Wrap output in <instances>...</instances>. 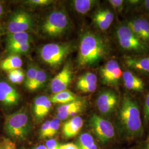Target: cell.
<instances>
[{"instance_id":"f6af8a7d","label":"cell","mask_w":149,"mask_h":149,"mask_svg":"<svg viewBox=\"0 0 149 149\" xmlns=\"http://www.w3.org/2000/svg\"><path fill=\"white\" fill-rule=\"evenodd\" d=\"M147 141H149V135L148 136V139H147Z\"/></svg>"},{"instance_id":"52a82bcc","label":"cell","mask_w":149,"mask_h":149,"mask_svg":"<svg viewBox=\"0 0 149 149\" xmlns=\"http://www.w3.org/2000/svg\"><path fill=\"white\" fill-rule=\"evenodd\" d=\"M89 125L93 133L101 144L110 143L115 138L116 131L112 123L96 114L91 117Z\"/></svg>"},{"instance_id":"74e56055","label":"cell","mask_w":149,"mask_h":149,"mask_svg":"<svg viewBox=\"0 0 149 149\" xmlns=\"http://www.w3.org/2000/svg\"><path fill=\"white\" fill-rule=\"evenodd\" d=\"M136 10L145 13L149 14V0L142 1L141 3L136 8Z\"/></svg>"},{"instance_id":"8992f818","label":"cell","mask_w":149,"mask_h":149,"mask_svg":"<svg viewBox=\"0 0 149 149\" xmlns=\"http://www.w3.org/2000/svg\"><path fill=\"white\" fill-rule=\"evenodd\" d=\"M69 26V19L65 11L56 10L50 13L43 23V32L49 37H58L63 34Z\"/></svg>"},{"instance_id":"277c9868","label":"cell","mask_w":149,"mask_h":149,"mask_svg":"<svg viewBox=\"0 0 149 149\" xmlns=\"http://www.w3.org/2000/svg\"><path fill=\"white\" fill-rule=\"evenodd\" d=\"M116 36L118 44L124 50L136 55L149 53V47L134 34L127 23L118 26Z\"/></svg>"},{"instance_id":"836d02e7","label":"cell","mask_w":149,"mask_h":149,"mask_svg":"<svg viewBox=\"0 0 149 149\" xmlns=\"http://www.w3.org/2000/svg\"><path fill=\"white\" fill-rule=\"evenodd\" d=\"M143 114H144V122L145 123H148L149 122V92L146 95L145 97V102H144Z\"/></svg>"},{"instance_id":"603a6c76","label":"cell","mask_w":149,"mask_h":149,"mask_svg":"<svg viewBox=\"0 0 149 149\" xmlns=\"http://www.w3.org/2000/svg\"><path fill=\"white\" fill-rule=\"evenodd\" d=\"M47 79V73L43 70L39 69L38 70L37 76L34 80L32 85L28 88V90L31 91H35L41 88Z\"/></svg>"},{"instance_id":"5bb4252c","label":"cell","mask_w":149,"mask_h":149,"mask_svg":"<svg viewBox=\"0 0 149 149\" xmlns=\"http://www.w3.org/2000/svg\"><path fill=\"white\" fill-rule=\"evenodd\" d=\"M114 20V14L109 8H101L96 11L93 16V22L96 27L102 31L109 28Z\"/></svg>"},{"instance_id":"8d00e7d4","label":"cell","mask_w":149,"mask_h":149,"mask_svg":"<svg viewBox=\"0 0 149 149\" xmlns=\"http://www.w3.org/2000/svg\"><path fill=\"white\" fill-rule=\"evenodd\" d=\"M27 2L28 3L32 5L43 6L48 5L52 3L53 1L50 0H30V1H28Z\"/></svg>"},{"instance_id":"ffe728a7","label":"cell","mask_w":149,"mask_h":149,"mask_svg":"<svg viewBox=\"0 0 149 149\" xmlns=\"http://www.w3.org/2000/svg\"><path fill=\"white\" fill-rule=\"evenodd\" d=\"M30 39L31 37L27 32L8 33L6 39V48H9L15 45L30 42Z\"/></svg>"},{"instance_id":"7c38bea8","label":"cell","mask_w":149,"mask_h":149,"mask_svg":"<svg viewBox=\"0 0 149 149\" xmlns=\"http://www.w3.org/2000/svg\"><path fill=\"white\" fill-rule=\"evenodd\" d=\"M72 77L71 68L66 64L63 70L56 74L52 81L50 88L54 94L67 90Z\"/></svg>"},{"instance_id":"f546056e","label":"cell","mask_w":149,"mask_h":149,"mask_svg":"<svg viewBox=\"0 0 149 149\" xmlns=\"http://www.w3.org/2000/svg\"><path fill=\"white\" fill-rule=\"evenodd\" d=\"M82 106H84L83 102L80 100H77L75 101L72 102L71 103L65 104H62L58 107L57 109V113L69 111L76 107Z\"/></svg>"},{"instance_id":"44dd1931","label":"cell","mask_w":149,"mask_h":149,"mask_svg":"<svg viewBox=\"0 0 149 149\" xmlns=\"http://www.w3.org/2000/svg\"><path fill=\"white\" fill-rule=\"evenodd\" d=\"M95 0H74L72 3L75 11L80 15H84L88 13L97 3Z\"/></svg>"},{"instance_id":"8fae6325","label":"cell","mask_w":149,"mask_h":149,"mask_svg":"<svg viewBox=\"0 0 149 149\" xmlns=\"http://www.w3.org/2000/svg\"><path fill=\"white\" fill-rule=\"evenodd\" d=\"M21 96L16 88L4 81H0V103L8 107L17 106Z\"/></svg>"},{"instance_id":"60d3db41","label":"cell","mask_w":149,"mask_h":149,"mask_svg":"<svg viewBox=\"0 0 149 149\" xmlns=\"http://www.w3.org/2000/svg\"><path fill=\"white\" fill-rule=\"evenodd\" d=\"M59 149H79L76 144L69 143L65 144H60Z\"/></svg>"},{"instance_id":"7dc6e473","label":"cell","mask_w":149,"mask_h":149,"mask_svg":"<svg viewBox=\"0 0 149 149\" xmlns=\"http://www.w3.org/2000/svg\"></svg>"},{"instance_id":"83f0119b","label":"cell","mask_w":149,"mask_h":149,"mask_svg":"<svg viewBox=\"0 0 149 149\" xmlns=\"http://www.w3.org/2000/svg\"><path fill=\"white\" fill-rule=\"evenodd\" d=\"M38 68L35 66H32L27 70L26 76L24 81L25 86L27 89L31 85L35 79L37 74Z\"/></svg>"},{"instance_id":"7bdbcfd3","label":"cell","mask_w":149,"mask_h":149,"mask_svg":"<svg viewBox=\"0 0 149 149\" xmlns=\"http://www.w3.org/2000/svg\"><path fill=\"white\" fill-rule=\"evenodd\" d=\"M143 149H149V141H146V143H145L144 147H143Z\"/></svg>"},{"instance_id":"bcb514c9","label":"cell","mask_w":149,"mask_h":149,"mask_svg":"<svg viewBox=\"0 0 149 149\" xmlns=\"http://www.w3.org/2000/svg\"><path fill=\"white\" fill-rule=\"evenodd\" d=\"M0 35H1V31H0Z\"/></svg>"},{"instance_id":"ac0fdd59","label":"cell","mask_w":149,"mask_h":149,"mask_svg":"<svg viewBox=\"0 0 149 149\" xmlns=\"http://www.w3.org/2000/svg\"><path fill=\"white\" fill-rule=\"evenodd\" d=\"M22 64V60L19 56L16 54H11L1 63L0 68L3 71L9 72L20 69Z\"/></svg>"},{"instance_id":"b9f144b4","label":"cell","mask_w":149,"mask_h":149,"mask_svg":"<svg viewBox=\"0 0 149 149\" xmlns=\"http://www.w3.org/2000/svg\"><path fill=\"white\" fill-rule=\"evenodd\" d=\"M34 149H48L45 146V145H40L39 146H37L36 148H35Z\"/></svg>"},{"instance_id":"d6a6232c","label":"cell","mask_w":149,"mask_h":149,"mask_svg":"<svg viewBox=\"0 0 149 149\" xmlns=\"http://www.w3.org/2000/svg\"><path fill=\"white\" fill-rule=\"evenodd\" d=\"M0 149H17L16 144L10 139L3 138L0 140Z\"/></svg>"},{"instance_id":"9a60e30c","label":"cell","mask_w":149,"mask_h":149,"mask_svg":"<svg viewBox=\"0 0 149 149\" xmlns=\"http://www.w3.org/2000/svg\"><path fill=\"white\" fill-rule=\"evenodd\" d=\"M122 79L124 86L128 90L139 93L144 91V81L132 71H124L123 72Z\"/></svg>"},{"instance_id":"7a4b0ae2","label":"cell","mask_w":149,"mask_h":149,"mask_svg":"<svg viewBox=\"0 0 149 149\" xmlns=\"http://www.w3.org/2000/svg\"><path fill=\"white\" fill-rule=\"evenodd\" d=\"M110 53L108 42L93 32H85L80 39L77 62L80 67L96 66Z\"/></svg>"},{"instance_id":"3957f363","label":"cell","mask_w":149,"mask_h":149,"mask_svg":"<svg viewBox=\"0 0 149 149\" xmlns=\"http://www.w3.org/2000/svg\"><path fill=\"white\" fill-rule=\"evenodd\" d=\"M31 123L27 111L21 109L6 117V133L16 140H24L31 132Z\"/></svg>"},{"instance_id":"4dcf8cb0","label":"cell","mask_w":149,"mask_h":149,"mask_svg":"<svg viewBox=\"0 0 149 149\" xmlns=\"http://www.w3.org/2000/svg\"><path fill=\"white\" fill-rule=\"evenodd\" d=\"M60 125V120L58 118H54L50 121V127L48 132V138L53 137L59 131Z\"/></svg>"},{"instance_id":"f35d334b","label":"cell","mask_w":149,"mask_h":149,"mask_svg":"<svg viewBox=\"0 0 149 149\" xmlns=\"http://www.w3.org/2000/svg\"><path fill=\"white\" fill-rule=\"evenodd\" d=\"M60 144L55 139H49L45 142V146L48 149H59Z\"/></svg>"},{"instance_id":"ab89813d","label":"cell","mask_w":149,"mask_h":149,"mask_svg":"<svg viewBox=\"0 0 149 149\" xmlns=\"http://www.w3.org/2000/svg\"><path fill=\"white\" fill-rule=\"evenodd\" d=\"M142 0H128L125 1V7H129V8H133L136 9L141 3Z\"/></svg>"},{"instance_id":"e0dca14e","label":"cell","mask_w":149,"mask_h":149,"mask_svg":"<svg viewBox=\"0 0 149 149\" xmlns=\"http://www.w3.org/2000/svg\"><path fill=\"white\" fill-rule=\"evenodd\" d=\"M84 120L80 116L72 118L63 125L62 132L66 138H72L80 132L84 125Z\"/></svg>"},{"instance_id":"9c48e42d","label":"cell","mask_w":149,"mask_h":149,"mask_svg":"<svg viewBox=\"0 0 149 149\" xmlns=\"http://www.w3.org/2000/svg\"><path fill=\"white\" fill-rule=\"evenodd\" d=\"M100 74L103 84L118 87L122 77L123 72L117 61L111 59L102 66Z\"/></svg>"},{"instance_id":"484cf974","label":"cell","mask_w":149,"mask_h":149,"mask_svg":"<svg viewBox=\"0 0 149 149\" xmlns=\"http://www.w3.org/2000/svg\"><path fill=\"white\" fill-rule=\"evenodd\" d=\"M8 72V79L13 84H21L24 79V73L21 69L14 70Z\"/></svg>"},{"instance_id":"4316f807","label":"cell","mask_w":149,"mask_h":149,"mask_svg":"<svg viewBox=\"0 0 149 149\" xmlns=\"http://www.w3.org/2000/svg\"><path fill=\"white\" fill-rule=\"evenodd\" d=\"M31 42L18 44L7 48V51L11 54L18 55L19 54L27 53L31 48Z\"/></svg>"},{"instance_id":"5b68a950","label":"cell","mask_w":149,"mask_h":149,"mask_svg":"<svg viewBox=\"0 0 149 149\" xmlns=\"http://www.w3.org/2000/svg\"><path fill=\"white\" fill-rule=\"evenodd\" d=\"M71 51L72 46L69 44L49 43L43 46L39 54L45 64L56 67L61 65Z\"/></svg>"},{"instance_id":"d4e9b609","label":"cell","mask_w":149,"mask_h":149,"mask_svg":"<svg viewBox=\"0 0 149 149\" xmlns=\"http://www.w3.org/2000/svg\"><path fill=\"white\" fill-rule=\"evenodd\" d=\"M141 28L142 32V41L149 47V22L145 16H141Z\"/></svg>"},{"instance_id":"2e32d148","label":"cell","mask_w":149,"mask_h":149,"mask_svg":"<svg viewBox=\"0 0 149 149\" xmlns=\"http://www.w3.org/2000/svg\"><path fill=\"white\" fill-rule=\"evenodd\" d=\"M52 103L50 98L46 96L37 97L33 103V113L37 120H41L47 116L50 112Z\"/></svg>"},{"instance_id":"cb8c5ba5","label":"cell","mask_w":149,"mask_h":149,"mask_svg":"<svg viewBox=\"0 0 149 149\" xmlns=\"http://www.w3.org/2000/svg\"><path fill=\"white\" fill-rule=\"evenodd\" d=\"M97 76L95 74L92 72H87L85 74L80 76L76 83V87L90 84H97Z\"/></svg>"},{"instance_id":"4fadbf2b","label":"cell","mask_w":149,"mask_h":149,"mask_svg":"<svg viewBox=\"0 0 149 149\" xmlns=\"http://www.w3.org/2000/svg\"><path fill=\"white\" fill-rule=\"evenodd\" d=\"M124 64L132 70L149 74V56L125 55L123 58Z\"/></svg>"},{"instance_id":"d590c367","label":"cell","mask_w":149,"mask_h":149,"mask_svg":"<svg viewBox=\"0 0 149 149\" xmlns=\"http://www.w3.org/2000/svg\"><path fill=\"white\" fill-rule=\"evenodd\" d=\"M97 87V84H90V85H85L81 86L80 87H77V89L82 92L84 93H91L96 91Z\"/></svg>"},{"instance_id":"ee69618b","label":"cell","mask_w":149,"mask_h":149,"mask_svg":"<svg viewBox=\"0 0 149 149\" xmlns=\"http://www.w3.org/2000/svg\"><path fill=\"white\" fill-rule=\"evenodd\" d=\"M2 13H3V7L0 4V17L2 15Z\"/></svg>"},{"instance_id":"30bf717a","label":"cell","mask_w":149,"mask_h":149,"mask_svg":"<svg viewBox=\"0 0 149 149\" xmlns=\"http://www.w3.org/2000/svg\"><path fill=\"white\" fill-rule=\"evenodd\" d=\"M33 25L32 16L24 11H18L11 17L8 24V31L9 33L27 32Z\"/></svg>"},{"instance_id":"6da1fadb","label":"cell","mask_w":149,"mask_h":149,"mask_svg":"<svg viewBox=\"0 0 149 149\" xmlns=\"http://www.w3.org/2000/svg\"><path fill=\"white\" fill-rule=\"evenodd\" d=\"M117 125L124 138L133 140L141 138L144 128L137 101L128 94L123 97L118 106Z\"/></svg>"},{"instance_id":"e575fe53","label":"cell","mask_w":149,"mask_h":149,"mask_svg":"<svg viewBox=\"0 0 149 149\" xmlns=\"http://www.w3.org/2000/svg\"><path fill=\"white\" fill-rule=\"evenodd\" d=\"M50 121L47 120L44 123L40 129V136L41 138H48V132L50 127Z\"/></svg>"},{"instance_id":"7402d4cb","label":"cell","mask_w":149,"mask_h":149,"mask_svg":"<svg viewBox=\"0 0 149 149\" xmlns=\"http://www.w3.org/2000/svg\"><path fill=\"white\" fill-rule=\"evenodd\" d=\"M96 143L92 135L88 133L80 135L76 144L79 149H90Z\"/></svg>"},{"instance_id":"f1b7e54d","label":"cell","mask_w":149,"mask_h":149,"mask_svg":"<svg viewBox=\"0 0 149 149\" xmlns=\"http://www.w3.org/2000/svg\"><path fill=\"white\" fill-rule=\"evenodd\" d=\"M83 106H84L76 107L69 111L58 113L56 114V118H58L60 120H63L68 119V118L74 117L75 116H76V114L77 113H80L82 109L83 108Z\"/></svg>"},{"instance_id":"d6986e66","label":"cell","mask_w":149,"mask_h":149,"mask_svg":"<svg viewBox=\"0 0 149 149\" xmlns=\"http://www.w3.org/2000/svg\"><path fill=\"white\" fill-rule=\"evenodd\" d=\"M77 97L71 91L66 90L54 94L50 100L52 103L65 104L77 100Z\"/></svg>"},{"instance_id":"ba28073f","label":"cell","mask_w":149,"mask_h":149,"mask_svg":"<svg viewBox=\"0 0 149 149\" xmlns=\"http://www.w3.org/2000/svg\"><path fill=\"white\" fill-rule=\"evenodd\" d=\"M118 94L111 89L101 91L96 100V106L99 112L104 116H109L114 112L119 106Z\"/></svg>"},{"instance_id":"1f68e13d","label":"cell","mask_w":149,"mask_h":149,"mask_svg":"<svg viewBox=\"0 0 149 149\" xmlns=\"http://www.w3.org/2000/svg\"><path fill=\"white\" fill-rule=\"evenodd\" d=\"M112 8L116 11L117 14L122 12L125 7V1L123 0H109L108 1Z\"/></svg>"}]
</instances>
